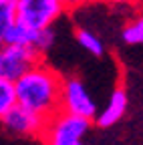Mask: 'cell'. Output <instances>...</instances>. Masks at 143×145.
<instances>
[{
  "label": "cell",
  "instance_id": "1",
  "mask_svg": "<svg viewBox=\"0 0 143 145\" xmlns=\"http://www.w3.org/2000/svg\"><path fill=\"white\" fill-rule=\"evenodd\" d=\"M63 85L65 79L59 72L40 63L18 83H14L16 99L18 105L50 119L59 111H63Z\"/></svg>",
  "mask_w": 143,
  "mask_h": 145
},
{
  "label": "cell",
  "instance_id": "2",
  "mask_svg": "<svg viewBox=\"0 0 143 145\" xmlns=\"http://www.w3.org/2000/svg\"><path fill=\"white\" fill-rule=\"evenodd\" d=\"M89 127H91L89 119L59 111L55 117L48 119V125L40 139L44 141V145H85L83 139Z\"/></svg>",
  "mask_w": 143,
  "mask_h": 145
},
{
  "label": "cell",
  "instance_id": "3",
  "mask_svg": "<svg viewBox=\"0 0 143 145\" xmlns=\"http://www.w3.org/2000/svg\"><path fill=\"white\" fill-rule=\"evenodd\" d=\"M16 10L18 22L32 30H44L67 10V4L65 0H16Z\"/></svg>",
  "mask_w": 143,
  "mask_h": 145
},
{
  "label": "cell",
  "instance_id": "4",
  "mask_svg": "<svg viewBox=\"0 0 143 145\" xmlns=\"http://www.w3.org/2000/svg\"><path fill=\"white\" fill-rule=\"evenodd\" d=\"M42 54L32 46H2L0 54V77L18 83L24 75L40 65Z\"/></svg>",
  "mask_w": 143,
  "mask_h": 145
},
{
  "label": "cell",
  "instance_id": "5",
  "mask_svg": "<svg viewBox=\"0 0 143 145\" xmlns=\"http://www.w3.org/2000/svg\"><path fill=\"white\" fill-rule=\"evenodd\" d=\"M63 111L85 117L89 121L97 119V115H99L91 93L87 91L83 81L77 79V77L65 79V85H63Z\"/></svg>",
  "mask_w": 143,
  "mask_h": 145
},
{
  "label": "cell",
  "instance_id": "6",
  "mask_svg": "<svg viewBox=\"0 0 143 145\" xmlns=\"http://www.w3.org/2000/svg\"><path fill=\"white\" fill-rule=\"evenodd\" d=\"M4 127L14 133V135H24V137H42L48 119L37 111L22 107V105H14L10 111L2 117Z\"/></svg>",
  "mask_w": 143,
  "mask_h": 145
},
{
  "label": "cell",
  "instance_id": "7",
  "mask_svg": "<svg viewBox=\"0 0 143 145\" xmlns=\"http://www.w3.org/2000/svg\"><path fill=\"white\" fill-rule=\"evenodd\" d=\"M127 103H129L127 101V93H125L123 89H115L111 99H109V103L105 105V109L99 111L97 125L99 127H111V125H115L125 115V111H127Z\"/></svg>",
  "mask_w": 143,
  "mask_h": 145
},
{
  "label": "cell",
  "instance_id": "8",
  "mask_svg": "<svg viewBox=\"0 0 143 145\" xmlns=\"http://www.w3.org/2000/svg\"><path fill=\"white\" fill-rule=\"evenodd\" d=\"M37 30L28 28L22 22H14L2 39V46H32Z\"/></svg>",
  "mask_w": 143,
  "mask_h": 145
},
{
  "label": "cell",
  "instance_id": "9",
  "mask_svg": "<svg viewBox=\"0 0 143 145\" xmlns=\"http://www.w3.org/2000/svg\"><path fill=\"white\" fill-rule=\"evenodd\" d=\"M14 22H18L16 0H0V44H2L4 34Z\"/></svg>",
  "mask_w": 143,
  "mask_h": 145
},
{
  "label": "cell",
  "instance_id": "10",
  "mask_svg": "<svg viewBox=\"0 0 143 145\" xmlns=\"http://www.w3.org/2000/svg\"><path fill=\"white\" fill-rule=\"evenodd\" d=\"M14 105H18L14 83H10L4 77H0V119H2Z\"/></svg>",
  "mask_w": 143,
  "mask_h": 145
},
{
  "label": "cell",
  "instance_id": "11",
  "mask_svg": "<svg viewBox=\"0 0 143 145\" xmlns=\"http://www.w3.org/2000/svg\"><path fill=\"white\" fill-rule=\"evenodd\" d=\"M77 40H79V44H81L87 52L95 54V57H101V54L105 52V46H103L101 39H99L97 34H93L91 30H85V28L77 30Z\"/></svg>",
  "mask_w": 143,
  "mask_h": 145
},
{
  "label": "cell",
  "instance_id": "12",
  "mask_svg": "<svg viewBox=\"0 0 143 145\" xmlns=\"http://www.w3.org/2000/svg\"><path fill=\"white\" fill-rule=\"evenodd\" d=\"M121 36L127 44H143V16L125 26Z\"/></svg>",
  "mask_w": 143,
  "mask_h": 145
},
{
  "label": "cell",
  "instance_id": "13",
  "mask_svg": "<svg viewBox=\"0 0 143 145\" xmlns=\"http://www.w3.org/2000/svg\"><path fill=\"white\" fill-rule=\"evenodd\" d=\"M52 44H55V30H52V28L37 30V34H34V42H32V48H37L40 54H44L46 50H50Z\"/></svg>",
  "mask_w": 143,
  "mask_h": 145
},
{
  "label": "cell",
  "instance_id": "14",
  "mask_svg": "<svg viewBox=\"0 0 143 145\" xmlns=\"http://www.w3.org/2000/svg\"><path fill=\"white\" fill-rule=\"evenodd\" d=\"M93 2V0H65L67 8H77V6H83V4H89Z\"/></svg>",
  "mask_w": 143,
  "mask_h": 145
},
{
  "label": "cell",
  "instance_id": "15",
  "mask_svg": "<svg viewBox=\"0 0 143 145\" xmlns=\"http://www.w3.org/2000/svg\"><path fill=\"white\" fill-rule=\"evenodd\" d=\"M107 2H133V0H107Z\"/></svg>",
  "mask_w": 143,
  "mask_h": 145
},
{
  "label": "cell",
  "instance_id": "16",
  "mask_svg": "<svg viewBox=\"0 0 143 145\" xmlns=\"http://www.w3.org/2000/svg\"><path fill=\"white\" fill-rule=\"evenodd\" d=\"M0 54H2V44H0Z\"/></svg>",
  "mask_w": 143,
  "mask_h": 145
}]
</instances>
